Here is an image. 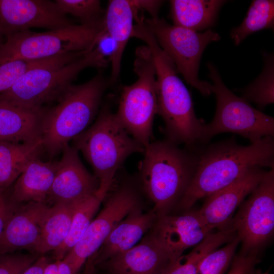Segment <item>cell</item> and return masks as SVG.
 Wrapping results in <instances>:
<instances>
[{"instance_id": "21", "label": "cell", "mask_w": 274, "mask_h": 274, "mask_svg": "<svg viewBox=\"0 0 274 274\" xmlns=\"http://www.w3.org/2000/svg\"><path fill=\"white\" fill-rule=\"evenodd\" d=\"M58 161H43L39 158L30 161L15 182L11 196L13 202L47 203Z\"/></svg>"}, {"instance_id": "24", "label": "cell", "mask_w": 274, "mask_h": 274, "mask_svg": "<svg viewBox=\"0 0 274 274\" xmlns=\"http://www.w3.org/2000/svg\"><path fill=\"white\" fill-rule=\"evenodd\" d=\"M226 2L223 0H172L170 1L173 25L196 31L208 29Z\"/></svg>"}, {"instance_id": "36", "label": "cell", "mask_w": 274, "mask_h": 274, "mask_svg": "<svg viewBox=\"0 0 274 274\" xmlns=\"http://www.w3.org/2000/svg\"><path fill=\"white\" fill-rule=\"evenodd\" d=\"M4 193L0 194V235L15 207L13 202L8 200Z\"/></svg>"}, {"instance_id": "3", "label": "cell", "mask_w": 274, "mask_h": 274, "mask_svg": "<svg viewBox=\"0 0 274 274\" xmlns=\"http://www.w3.org/2000/svg\"><path fill=\"white\" fill-rule=\"evenodd\" d=\"M199 149H182L166 139L145 148L139 165L141 186L158 218L169 214L184 194L196 172Z\"/></svg>"}, {"instance_id": "34", "label": "cell", "mask_w": 274, "mask_h": 274, "mask_svg": "<svg viewBox=\"0 0 274 274\" xmlns=\"http://www.w3.org/2000/svg\"><path fill=\"white\" fill-rule=\"evenodd\" d=\"M259 262V255L239 252L234 256L226 274H262L256 268Z\"/></svg>"}, {"instance_id": "19", "label": "cell", "mask_w": 274, "mask_h": 274, "mask_svg": "<svg viewBox=\"0 0 274 274\" xmlns=\"http://www.w3.org/2000/svg\"><path fill=\"white\" fill-rule=\"evenodd\" d=\"M157 219L153 210L144 213L141 206L131 211L112 230L95 253V265H100L135 246L151 229Z\"/></svg>"}, {"instance_id": "31", "label": "cell", "mask_w": 274, "mask_h": 274, "mask_svg": "<svg viewBox=\"0 0 274 274\" xmlns=\"http://www.w3.org/2000/svg\"><path fill=\"white\" fill-rule=\"evenodd\" d=\"M239 244L235 236L223 247L209 253L199 263L196 274H224L229 268Z\"/></svg>"}, {"instance_id": "32", "label": "cell", "mask_w": 274, "mask_h": 274, "mask_svg": "<svg viewBox=\"0 0 274 274\" xmlns=\"http://www.w3.org/2000/svg\"><path fill=\"white\" fill-rule=\"evenodd\" d=\"M47 59L38 60L16 59L1 64L0 94L11 88L24 73L42 63Z\"/></svg>"}, {"instance_id": "29", "label": "cell", "mask_w": 274, "mask_h": 274, "mask_svg": "<svg viewBox=\"0 0 274 274\" xmlns=\"http://www.w3.org/2000/svg\"><path fill=\"white\" fill-rule=\"evenodd\" d=\"M265 56L264 67L260 75L241 91L242 97L261 109L274 102L273 56Z\"/></svg>"}, {"instance_id": "26", "label": "cell", "mask_w": 274, "mask_h": 274, "mask_svg": "<svg viewBox=\"0 0 274 274\" xmlns=\"http://www.w3.org/2000/svg\"><path fill=\"white\" fill-rule=\"evenodd\" d=\"M110 189L99 188L94 196L79 202L76 207L68 233L61 245L53 251L55 260L62 259L80 240L107 197Z\"/></svg>"}, {"instance_id": "2", "label": "cell", "mask_w": 274, "mask_h": 274, "mask_svg": "<svg viewBox=\"0 0 274 274\" xmlns=\"http://www.w3.org/2000/svg\"><path fill=\"white\" fill-rule=\"evenodd\" d=\"M132 37L144 41L151 53L156 73L157 114L164 122L166 139L177 145L183 144L190 150H198L204 145L206 123L196 117L191 95L178 76L175 64L144 20L134 25Z\"/></svg>"}, {"instance_id": "4", "label": "cell", "mask_w": 274, "mask_h": 274, "mask_svg": "<svg viewBox=\"0 0 274 274\" xmlns=\"http://www.w3.org/2000/svg\"><path fill=\"white\" fill-rule=\"evenodd\" d=\"M97 50L73 52L47 59L24 73L0 99L27 107L41 109L56 101L84 69L108 66Z\"/></svg>"}, {"instance_id": "11", "label": "cell", "mask_w": 274, "mask_h": 274, "mask_svg": "<svg viewBox=\"0 0 274 274\" xmlns=\"http://www.w3.org/2000/svg\"><path fill=\"white\" fill-rule=\"evenodd\" d=\"M241 244L240 252L259 255L274 232V168L266 171L244 200L231 222Z\"/></svg>"}, {"instance_id": "12", "label": "cell", "mask_w": 274, "mask_h": 274, "mask_svg": "<svg viewBox=\"0 0 274 274\" xmlns=\"http://www.w3.org/2000/svg\"><path fill=\"white\" fill-rule=\"evenodd\" d=\"M140 206L141 194L132 182L125 181L113 191L80 240L62 259L71 266L75 274L88 258L97 252L112 230L131 211Z\"/></svg>"}, {"instance_id": "14", "label": "cell", "mask_w": 274, "mask_h": 274, "mask_svg": "<svg viewBox=\"0 0 274 274\" xmlns=\"http://www.w3.org/2000/svg\"><path fill=\"white\" fill-rule=\"evenodd\" d=\"M61 152L47 202L77 204L95 195L99 181L83 165L78 151L68 145Z\"/></svg>"}, {"instance_id": "38", "label": "cell", "mask_w": 274, "mask_h": 274, "mask_svg": "<svg viewBox=\"0 0 274 274\" xmlns=\"http://www.w3.org/2000/svg\"><path fill=\"white\" fill-rule=\"evenodd\" d=\"M48 263H49V259L47 257L45 256L39 257L22 274H43Z\"/></svg>"}, {"instance_id": "23", "label": "cell", "mask_w": 274, "mask_h": 274, "mask_svg": "<svg viewBox=\"0 0 274 274\" xmlns=\"http://www.w3.org/2000/svg\"><path fill=\"white\" fill-rule=\"evenodd\" d=\"M43 150L41 138L29 143L0 141V194L6 192Z\"/></svg>"}, {"instance_id": "37", "label": "cell", "mask_w": 274, "mask_h": 274, "mask_svg": "<svg viewBox=\"0 0 274 274\" xmlns=\"http://www.w3.org/2000/svg\"><path fill=\"white\" fill-rule=\"evenodd\" d=\"M43 274H75L71 266L64 260H55L46 266Z\"/></svg>"}, {"instance_id": "9", "label": "cell", "mask_w": 274, "mask_h": 274, "mask_svg": "<svg viewBox=\"0 0 274 274\" xmlns=\"http://www.w3.org/2000/svg\"><path fill=\"white\" fill-rule=\"evenodd\" d=\"M104 30L97 25H73L36 32L27 30L6 38L0 48V64L16 59L38 60L73 52L88 50Z\"/></svg>"}, {"instance_id": "8", "label": "cell", "mask_w": 274, "mask_h": 274, "mask_svg": "<svg viewBox=\"0 0 274 274\" xmlns=\"http://www.w3.org/2000/svg\"><path fill=\"white\" fill-rule=\"evenodd\" d=\"M207 65L209 77L213 81L210 89L216 95L217 106L212 121L204 125V144L214 136L225 132L240 135L251 144L265 136L273 137L274 118L234 94L224 84L216 67L211 63Z\"/></svg>"}, {"instance_id": "28", "label": "cell", "mask_w": 274, "mask_h": 274, "mask_svg": "<svg viewBox=\"0 0 274 274\" xmlns=\"http://www.w3.org/2000/svg\"><path fill=\"white\" fill-rule=\"evenodd\" d=\"M273 25L274 1L254 0L242 23L232 29L230 36L235 45H238L250 34L263 29L273 28Z\"/></svg>"}, {"instance_id": "33", "label": "cell", "mask_w": 274, "mask_h": 274, "mask_svg": "<svg viewBox=\"0 0 274 274\" xmlns=\"http://www.w3.org/2000/svg\"><path fill=\"white\" fill-rule=\"evenodd\" d=\"M38 258L31 254H0V274H22Z\"/></svg>"}, {"instance_id": "7", "label": "cell", "mask_w": 274, "mask_h": 274, "mask_svg": "<svg viewBox=\"0 0 274 274\" xmlns=\"http://www.w3.org/2000/svg\"><path fill=\"white\" fill-rule=\"evenodd\" d=\"M133 84L122 89L116 117L127 132L145 148L151 142L153 123L157 114L156 73L148 47L135 50Z\"/></svg>"}, {"instance_id": "17", "label": "cell", "mask_w": 274, "mask_h": 274, "mask_svg": "<svg viewBox=\"0 0 274 274\" xmlns=\"http://www.w3.org/2000/svg\"><path fill=\"white\" fill-rule=\"evenodd\" d=\"M49 207L47 203L33 201L15 207L0 235V254L21 250L37 253Z\"/></svg>"}, {"instance_id": "6", "label": "cell", "mask_w": 274, "mask_h": 274, "mask_svg": "<svg viewBox=\"0 0 274 274\" xmlns=\"http://www.w3.org/2000/svg\"><path fill=\"white\" fill-rule=\"evenodd\" d=\"M73 145L90 164L99 188H111L117 170L126 159L145 148L127 132L108 106L93 124L73 140Z\"/></svg>"}, {"instance_id": "27", "label": "cell", "mask_w": 274, "mask_h": 274, "mask_svg": "<svg viewBox=\"0 0 274 274\" xmlns=\"http://www.w3.org/2000/svg\"><path fill=\"white\" fill-rule=\"evenodd\" d=\"M236 236L232 228L212 232L193 247L186 255H182L172 262L162 274H196L202 258L211 251L227 244Z\"/></svg>"}, {"instance_id": "25", "label": "cell", "mask_w": 274, "mask_h": 274, "mask_svg": "<svg viewBox=\"0 0 274 274\" xmlns=\"http://www.w3.org/2000/svg\"><path fill=\"white\" fill-rule=\"evenodd\" d=\"M78 203H57L50 206L43 224L38 254L53 251L64 242Z\"/></svg>"}, {"instance_id": "15", "label": "cell", "mask_w": 274, "mask_h": 274, "mask_svg": "<svg viewBox=\"0 0 274 274\" xmlns=\"http://www.w3.org/2000/svg\"><path fill=\"white\" fill-rule=\"evenodd\" d=\"M213 232L196 211L168 214L157 219L150 233L174 262Z\"/></svg>"}, {"instance_id": "1", "label": "cell", "mask_w": 274, "mask_h": 274, "mask_svg": "<svg viewBox=\"0 0 274 274\" xmlns=\"http://www.w3.org/2000/svg\"><path fill=\"white\" fill-rule=\"evenodd\" d=\"M274 168V139L265 136L248 146L234 137L199 150L197 167L184 194L175 208L185 212L199 199L229 186L251 168Z\"/></svg>"}, {"instance_id": "22", "label": "cell", "mask_w": 274, "mask_h": 274, "mask_svg": "<svg viewBox=\"0 0 274 274\" xmlns=\"http://www.w3.org/2000/svg\"><path fill=\"white\" fill-rule=\"evenodd\" d=\"M134 10L129 0L109 2L104 17L105 30L115 44V51L111 57V73L109 83L116 82L121 71V60L126 44L134 26Z\"/></svg>"}, {"instance_id": "5", "label": "cell", "mask_w": 274, "mask_h": 274, "mask_svg": "<svg viewBox=\"0 0 274 274\" xmlns=\"http://www.w3.org/2000/svg\"><path fill=\"white\" fill-rule=\"evenodd\" d=\"M109 80L100 73L87 82L70 85L44 115L41 139L50 158L83 132L94 118Z\"/></svg>"}, {"instance_id": "16", "label": "cell", "mask_w": 274, "mask_h": 274, "mask_svg": "<svg viewBox=\"0 0 274 274\" xmlns=\"http://www.w3.org/2000/svg\"><path fill=\"white\" fill-rule=\"evenodd\" d=\"M266 171L254 167L229 186L206 197L201 207L196 210L202 220L214 230L231 227L236 209L256 187Z\"/></svg>"}, {"instance_id": "35", "label": "cell", "mask_w": 274, "mask_h": 274, "mask_svg": "<svg viewBox=\"0 0 274 274\" xmlns=\"http://www.w3.org/2000/svg\"><path fill=\"white\" fill-rule=\"evenodd\" d=\"M132 6L136 10H145L151 15V18L158 17V14L163 1L155 0H129Z\"/></svg>"}, {"instance_id": "18", "label": "cell", "mask_w": 274, "mask_h": 274, "mask_svg": "<svg viewBox=\"0 0 274 274\" xmlns=\"http://www.w3.org/2000/svg\"><path fill=\"white\" fill-rule=\"evenodd\" d=\"M172 262L149 232L138 245L100 265L110 274H162Z\"/></svg>"}, {"instance_id": "10", "label": "cell", "mask_w": 274, "mask_h": 274, "mask_svg": "<svg viewBox=\"0 0 274 274\" xmlns=\"http://www.w3.org/2000/svg\"><path fill=\"white\" fill-rule=\"evenodd\" d=\"M144 21L185 81L202 95H210L211 83L200 80L198 73L205 48L212 42L219 40L220 35L211 29L199 32L170 25L158 17L144 18Z\"/></svg>"}, {"instance_id": "30", "label": "cell", "mask_w": 274, "mask_h": 274, "mask_svg": "<svg viewBox=\"0 0 274 274\" xmlns=\"http://www.w3.org/2000/svg\"><path fill=\"white\" fill-rule=\"evenodd\" d=\"M59 10L78 18L82 25H97L104 21L101 3L98 0H55Z\"/></svg>"}, {"instance_id": "13", "label": "cell", "mask_w": 274, "mask_h": 274, "mask_svg": "<svg viewBox=\"0 0 274 274\" xmlns=\"http://www.w3.org/2000/svg\"><path fill=\"white\" fill-rule=\"evenodd\" d=\"M74 25L49 0H0V34L5 39L32 28L49 30Z\"/></svg>"}, {"instance_id": "40", "label": "cell", "mask_w": 274, "mask_h": 274, "mask_svg": "<svg viewBox=\"0 0 274 274\" xmlns=\"http://www.w3.org/2000/svg\"><path fill=\"white\" fill-rule=\"evenodd\" d=\"M6 39L0 34V48L5 43Z\"/></svg>"}, {"instance_id": "39", "label": "cell", "mask_w": 274, "mask_h": 274, "mask_svg": "<svg viewBox=\"0 0 274 274\" xmlns=\"http://www.w3.org/2000/svg\"><path fill=\"white\" fill-rule=\"evenodd\" d=\"M95 254L87 259L85 263L84 270L83 274H97L96 272V265L94 262Z\"/></svg>"}, {"instance_id": "20", "label": "cell", "mask_w": 274, "mask_h": 274, "mask_svg": "<svg viewBox=\"0 0 274 274\" xmlns=\"http://www.w3.org/2000/svg\"><path fill=\"white\" fill-rule=\"evenodd\" d=\"M47 109H35L0 99V141L29 143L41 138Z\"/></svg>"}]
</instances>
